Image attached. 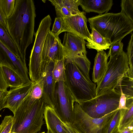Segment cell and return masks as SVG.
<instances>
[{"label":"cell","mask_w":133,"mask_h":133,"mask_svg":"<svg viewBox=\"0 0 133 133\" xmlns=\"http://www.w3.org/2000/svg\"><path fill=\"white\" fill-rule=\"evenodd\" d=\"M35 8L32 0H16L12 15L6 20L7 30L16 45L22 61L25 62L26 51L33 42Z\"/></svg>","instance_id":"obj_1"},{"label":"cell","mask_w":133,"mask_h":133,"mask_svg":"<svg viewBox=\"0 0 133 133\" xmlns=\"http://www.w3.org/2000/svg\"><path fill=\"white\" fill-rule=\"evenodd\" d=\"M29 94L14 114L11 132L37 133L41 129L46 105L42 98L34 100Z\"/></svg>","instance_id":"obj_2"},{"label":"cell","mask_w":133,"mask_h":133,"mask_svg":"<svg viewBox=\"0 0 133 133\" xmlns=\"http://www.w3.org/2000/svg\"><path fill=\"white\" fill-rule=\"evenodd\" d=\"M90 28H94L111 44L121 41L133 30V23L124 14L105 13L89 18Z\"/></svg>","instance_id":"obj_3"},{"label":"cell","mask_w":133,"mask_h":133,"mask_svg":"<svg viewBox=\"0 0 133 133\" xmlns=\"http://www.w3.org/2000/svg\"><path fill=\"white\" fill-rule=\"evenodd\" d=\"M66 83L79 104L96 97V84L88 78L71 60L64 58Z\"/></svg>","instance_id":"obj_4"},{"label":"cell","mask_w":133,"mask_h":133,"mask_svg":"<svg viewBox=\"0 0 133 133\" xmlns=\"http://www.w3.org/2000/svg\"><path fill=\"white\" fill-rule=\"evenodd\" d=\"M129 68L127 53H121L110 57L105 73L96 88V96L114 90L121 79L126 75Z\"/></svg>","instance_id":"obj_5"},{"label":"cell","mask_w":133,"mask_h":133,"mask_svg":"<svg viewBox=\"0 0 133 133\" xmlns=\"http://www.w3.org/2000/svg\"><path fill=\"white\" fill-rule=\"evenodd\" d=\"M51 21L50 15L45 17L41 20L35 35V41L30 57L29 72L30 80L33 82H36L41 79L44 71L42 52L46 36L50 30Z\"/></svg>","instance_id":"obj_6"},{"label":"cell","mask_w":133,"mask_h":133,"mask_svg":"<svg viewBox=\"0 0 133 133\" xmlns=\"http://www.w3.org/2000/svg\"><path fill=\"white\" fill-rule=\"evenodd\" d=\"M121 95L114 89L79 104L90 117L99 118L118 109Z\"/></svg>","instance_id":"obj_7"},{"label":"cell","mask_w":133,"mask_h":133,"mask_svg":"<svg viewBox=\"0 0 133 133\" xmlns=\"http://www.w3.org/2000/svg\"><path fill=\"white\" fill-rule=\"evenodd\" d=\"M116 110L101 118H93L86 113L75 102L72 124L82 133H106L109 123Z\"/></svg>","instance_id":"obj_8"},{"label":"cell","mask_w":133,"mask_h":133,"mask_svg":"<svg viewBox=\"0 0 133 133\" xmlns=\"http://www.w3.org/2000/svg\"><path fill=\"white\" fill-rule=\"evenodd\" d=\"M75 102L65 82L59 81L56 83L54 109L62 122L73 124L74 104Z\"/></svg>","instance_id":"obj_9"},{"label":"cell","mask_w":133,"mask_h":133,"mask_svg":"<svg viewBox=\"0 0 133 133\" xmlns=\"http://www.w3.org/2000/svg\"><path fill=\"white\" fill-rule=\"evenodd\" d=\"M61 33L69 32L87 41L90 38V33L87 25V19L85 12L82 11L80 13L72 15L63 18Z\"/></svg>","instance_id":"obj_10"},{"label":"cell","mask_w":133,"mask_h":133,"mask_svg":"<svg viewBox=\"0 0 133 133\" xmlns=\"http://www.w3.org/2000/svg\"><path fill=\"white\" fill-rule=\"evenodd\" d=\"M0 63L18 74L25 83L30 81L26 63L14 54L0 40Z\"/></svg>","instance_id":"obj_11"},{"label":"cell","mask_w":133,"mask_h":133,"mask_svg":"<svg viewBox=\"0 0 133 133\" xmlns=\"http://www.w3.org/2000/svg\"><path fill=\"white\" fill-rule=\"evenodd\" d=\"M64 49L59 36H56L50 30L46 36L42 52L44 69L47 63L64 59Z\"/></svg>","instance_id":"obj_12"},{"label":"cell","mask_w":133,"mask_h":133,"mask_svg":"<svg viewBox=\"0 0 133 133\" xmlns=\"http://www.w3.org/2000/svg\"><path fill=\"white\" fill-rule=\"evenodd\" d=\"M86 42L83 39L72 33H65L62 45L65 52L64 58H71L77 56H86Z\"/></svg>","instance_id":"obj_13"},{"label":"cell","mask_w":133,"mask_h":133,"mask_svg":"<svg viewBox=\"0 0 133 133\" xmlns=\"http://www.w3.org/2000/svg\"><path fill=\"white\" fill-rule=\"evenodd\" d=\"M54 62L51 61L46 64L42 76L43 82L42 98L46 105L53 108L56 83L52 73Z\"/></svg>","instance_id":"obj_14"},{"label":"cell","mask_w":133,"mask_h":133,"mask_svg":"<svg viewBox=\"0 0 133 133\" xmlns=\"http://www.w3.org/2000/svg\"><path fill=\"white\" fill-rule=\"evenodd\" d=\"M35 82L30 81L21 86L8 91L5 108L11 111L14 114L25 98L30 93Z\"/></svg>","instance_id":"obj_15"},{"label":"cell","mask_w":133,"mask_h":133,"mask_svg":"<svg viewBox=\"0 0 133 133\" xmlns=\"http://www.w3.org/2000/svg\"><path fill=\"white\" fill-rule=\"evenodd\" d=\"M113 4L112 0H80V5L85 12H94L101 14L108 12Z\"/></svg>","instance_id":"obj_16"},{"label":"cell","mask_w":133,"mask_h":133,"mask_svg":"<svg viewBox=\"0 0 133 133\" xmlns=\"http://www.w3.org/2000/svg\"><path fill=\"white\" fill-rule=\"evenodd\" d=\"M44 115L47 133H66L63 127L62 122L53 108L46 105Z\"/></svg>","instance_id":"obj_17"},{"label":"cell","mask_w":133,"mask_h":133,"mask_svg":"<svg viewBox=\"0 0 133 133\" xmlns=\"http://www.w3.org/2000/svg\"><path fill=\"white\" fill-rule=\"evenodd\" d=\"M108 57L104 50L97 51L94 58V63L92 73V80L98 83L103 78L106 71Z\"/></svg>","instance_id":"obj_18"},{"label":"cell","mask_w":133,"mask_h":133,"mask_svg":"<svg viewBox=\"0 0 133 133\" xmlns=\"http://www.w3.org/2000/svg\"><path fill=\"white\" fill-rule=\"evenodd\" d=\"M91 30L90 39L86 42L87 47L93 49L97 51L109 49L111 44L109 41L103 36L94 28Z\"/></svg>","instance_id":"obj_19"},{"label":"cell","mask_w":133,"mask_h":133,"mask_svg":"<svg viewBox=\"0 0 133 133\" xmlns=\"http://www.w3.org/2000/svg\"><path fill=\"white\" fill-rule=\"evenodd\" d=\"M0 68L5 81L8 87L15 88L25 83L20 76L10 68L2 65Z\"/></svg>","instance_id":"obj_20"},{"label":"cell","mask_w":133,"mask_h":133,"mask_svg":"<svg viewBox=\"0 0 133 133\" xmlns=\"http://www.w3.org/2000/svg\"><path fill=\"white\" fill-rule=\"evenodd\" d=\"M116 92L125 95L126 100L133 98V78L129 77L127 73L121 79L115 89Z\"/></svg>","instance_id":"obj_21"},{"label":"cell","mask_w":133,"mask_h":133,"mask_svg":"<svg viewBox=\"0 0 133 133\" xmlns=\"http://www.w3.org/2000/svg\"><path fill=\"white\" fill-rule=\"evenodd\" d=\"M55 8L64 7L72 15L80 13L78 9L80 0H49Z\"/></svg>","instance_id":"obj_22"},{"label":"cell","mask_w":133,"mask_h":133,"mask_svg":"<svg viewBox=\"0 0 133 133\" xmlns=\"http://www.w3.org/2000/svg\"><path fill=\"white\" fill-rule=\"evenodd\" d=\"M0 40L14 54L22 61L21 55L16 45L7 30L0 25Z\"/></svg>","instance_id":"obj_23"},{"label":"cell","mask_w":133,"mask_h":133,"mask_svg":"<svg viewBox=\"0 0 133 133\" xmlns=\"http://www.w3.org/2000/svg\"><path fill=\"white\" fill-rule=\"evenodd\" d=\"M133 105L127 109H120V117L118 129L121 130L133 124Z\"/></svg>","instance_id":"obj_24"},{"label":"cell","mask_w":133,"mask_h":133,"mask_svg":"<svg viewBox=\"0 0 133 133\" xmlns=\"http://www.w3.org/2000/svg\"><path fill=\"white\" fill-rule=\"evenodd\" d=\"M52 73L56 83L59 81H66L64 59L55 61Z\"/></svg>","instance_id":"obj_25"},{"label":"cell","mask_w":133,"mask_h":133,"mask_svg":"<svg viewBox=\"0 0 133 133\" xmlns=\"http://www.w3.org/2000/svg\"><path fill=\"white\" fill-rule=\"evenodd\" d=\"M69 59L72 61L76 64L88 78L90 79L89 76V71L91 63L87 56H77Z\"/></svg>","instance_id":"obj_26"},{"label":"cell","mask_w":133,"mask_h":133,"mask_svg":"<svg viewBox=\"0 0 133 133\" xmlns=\"http://www.w3.org/2000/svg\"><path fill=\"white\" fill-rule=\"evenodd\" d=\"M16 0H0V7L6 19L12 14Z\"/></svg>","instance_id":"obj_27"},{"label":"cell","mask_w":133,"mask_h":133,"mask_svg":"<svg viewBox=\"0 0 133 133\" xmlns=\"http://www.w3.org/2000/svg\"><path fill=\"white\" fill-rule=\"evenodd\" d=\"M120 115V110L118 109L115 112L109 123L106 133H115L118 130Z\"/></svg>","instance_id":"obj_28"},{"label":"cell","mask_w":133,"mask_h":133,"mask_svg":"<svg viewBox=\"0 0 133 133\" xmlns=\"http://www.w3.org/2000/svg\"><path fill=\"white\" fill-rule=\"evenodd\" d=\"M121 5L120 12L125 15L133 23V0H122Z\"/></svg>","instance_id":"obj_29"},{"label":"cell","mask_w":133,"mask_h":133,"mask_svg":"<svg viewBox=\"0 0 133 133\" xmlns=\"http://www.w3.org/2000/svg\"><path fill=\"white\" fill-rule=\"evenodd\" d=\"M43 80L41 77L38 82H35L29 94L30 97L34 100L42 98L43 90Z\"/></svg>","instance_id":"obj_30"},{"label":"cell","mask_w":133,"mask_h":133,"mask_svg":"<svg viewBox=\"0 0 133 133\" xmlns=\"http://www.w3.org/2000/svg\"><path fill=\"white\" fill-rule=\"evenodd\" d=\"M14 122L13 116H5L0 124V133H11Z\"/></svg>","instance_id":"obj_31"},{"label":"cell","mask_w":133,"mask_h":133,"mask_svg":"<svg viewBox=\"0 0 133 133\" xmlns=\"http://www.w3.org/2000/svg\"><path fill=\"white\" fill-rule=\"evenodd\" d=\"M123 44L121 41L115 42L112 44L109 47L108 56L111 57L121 53L123 51Z\"/></svg>","instance_id":"obj_32"},{"label":"cell","mask_w":133,"mask_h":133,"mask_svg":"<svg viewBox=\"0 0 133 133\" xmlns=\"http://www.w3.org/2000/svg\"><path fill=\"white\" fill-rule=\"evenodd\" d=\"M127 53L129 68H133V34H131V39L129 43L127 48Z\"/></svg>","instance_id":"obj_33"},{"label":"cell","mask_w":133,"mask_h":133,"mask_svg":"<svg viewBox=\"0 0 133 133\" xmlns=\"http://www.w3.org/2000/svg\"><path fill=\"white\" fill-rule=\"evenodd\" d=\"M63 19L60 17L55 18L51 32L56 36H58L61 30Z\"/></svg>","instance_id":"obj_34"},{"label":"cell","mask_w":133,"mask_h":133,"mask_svg":"<svg viewBox=\"0 0 133 133\" xmlns=\"http://www.w3.org/2000/svg\"><path fill=\"white\" fill-rule=\"evenodd\" d=\"M63 127L66 133H82L72 124L62 122Z\"/></svg>","instance_id":"obj_35"},{"label":"cell","mask_w":133,"mask_h":133,"mask_svg":"<svg viewBox=\"0 0 133 133\" xmlns=\"http://www.w3.org/2000/svg\"><path fill=\"white\" fill-rule=\"evenodd\" d=\"M8 93L7 90H0V111L5 107Z\"/></svg>","instance_id":"obj_36"},{"label":"cell","mask_w":133,"mask_h":133,"mask_svg":"<svg viewBox=\"0 0 133 133\" xmlns=\"http://www.w3.org/2000/svg\"><path fill=\"white\" fill-rule=\"evenodd\" d=\"M118 109H127L126 107V97L122 92H121Z\"/></svg>","instance_id":"obj_37"},{"label":"cell","mask_w":133,"mask_h":133,"mask_svg":"<svg viewBox=\"0 0 133 133\" xmlns=\"http://www.w3.org/2000/svg\"><path fill=\"white\" fill-rule=\"evenodd\" d=\"M8 87L5 81L0 66V90H7Z\"/></svg>","instance_id":"obj_38"},{"label":"cell","mask_w":133,"mask_h":133,"mask_svg":"<svg viewBox=\"0 0 133 133\" xmlns=\"http://www.w3.org/2000/svg\"><path fill=\"white\" fill-rule=\"evenodd\" d=\"M6 20V18L0 7V25L5 30H7Z\"/></svg>","instance_id":"obj_39"},{"label":"cell","mask_w":133,"mask_h":133,"mask_svg":"<svg viewBox=\"0 0 133 133\" xmlns=\"http://www.w3.org/2000/svg\"><path fill=\"white\" fill-rule=\"evenodd\" d=\"M133 124L121 130H118L115 133H133Z\"/></svg>","instance_id":"obj_40"},{"label":"cell","mask_w":133,"mask_h":133,"mask_svg":"<svg viewBox=\"0 0 133 133\" xmlns=\"http://www.w3.org/2000/svg\"><path fill=\"white\" fill-rule=\"evenodd\" d=\"M41 133H45V132H43Z\"/></svg>","instance_id":"obj_41"},{"label":"cell","mask_w":133,"mask_h":133,"mask_svg":"<svg viewBox=\"0 0 133 133\" xmlns=\"http://www.w3.org/2000/svg\"><path fill=\"white\" fill-rule=\"evenodd\" d=\"M11 133H16L14 132H11Z\"/></svg>","instance_id":"obj_42"},{"label":"cell","mask_w":133,"mask_h":133,"mask_svg":"<svg viewBox=\"0 0 133 133\" xmlns=\"http://www.w3.org/2000/svg\"><path fill=\"white\" fill-rule=\"evenodd\" d=\"M1 66V64H0V66Z\"/></svg>","instance_id":"obj_43"},{"label":"cell","mask_w":133,"mask_h":133,"mask_svg":"<svg viewBox=\"0 0 133 133\" xmlns=\"http://www.w3.org/2000/svg\"><path fill=\"white\" fill-rule=\"evenodd\" d=\"M1 125H0V129L1 128Z\"/></svg>","instance_id":"obj_44"}]
</instances>
